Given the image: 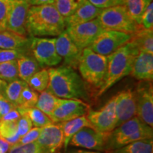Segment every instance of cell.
Returning <instances> with one entry per match:
<instances>
[{"label": "cell", "instance_id": "6da1fadb", "mask_svg": "<svg viewBox=\"0 0 153 153\" xmlns=\"http://www.w3.org/2000/svg\"><path fill=\"white\" fill-rule=\"evenodd\" d=\"M64 18L53 4L30 6L26 18V32L31 37L58 36L65 30Z\"/></svg>", "mask_w": 153, "mask_h": 153}, {"label": "cell", "instance_id": "7a4b0ae2", "mask_svg": "<svg viewBox=\"0 0 153 153\" xmlns=\"http://www.w3.org/2000/svg\"><path fill=\"white\" fill-rule=\"evenodd\" d=\"M50 80L47 89L60 99L87 101L89 96L82 76L71 67L62 65L48 69Z\"/></svg>", "mask_w": 153, "mask_h": 153}, {"label": "cell", "instance_id": "3957f363", "mask_svg": "<svg viewBox=\"0 0 153 153\" xmlns=\"http://www.w3.org/2000/svg\"><path fill=\"white\" fill-rule=\"evenodd\" d=\"M140 51L133 41H130L108 57V68L105 82L99 89L97 97L112 87L125 76L131 74L135 58Z\"/></svg>", "mask_w": 153, "mask_h": 153}, {"label": "cell", "instance_id": "277c9868", "mask_svg": "<svg viewBox=\"0 0 153 153\" xmlns=\"http://www.w3.org/2000/svg\"><path fill=\"white\" fill-rule=\"evenodd\" d=\"M152 137V128L135 116L110 132L105 151L111 152L135 141Z\"/></svg>", "mask_w": 153, "mask_h": 153}, {"label": "cell", "instance_id": "5b68a950", "mask_svg": "<svg viewBox=\"0 0 153 153\" xmlns=\"http://www.w3.org/2000/svg\"><path fill=\"white\" fill-rule=\"evenodd\" d=\"M77 67L83 79L99 89L106 79L108 57L94 52L89 47L86 48L82 50Z\"/></svg>", "mask_w": 153, "mask_h": 153}, {"label": "cell", "instance_id": "8992f818", "mask_svg": "<svg viewBox=\"0 0 153 153\" xmlns=\"http://www.w3.org/2000/svg\"><path fill=\"white\" fill-rule=\"evenodd\" d=\"M104 29L133 34L140 28L130 16L125 5H118L102 9L97 18Z\"/></svg>", "mask_w": 153, "mask_h": 153}, {"label": "cell", "instance_id": "52a82bcc", "mask_svg": "<svg viewBox=\"0 0 153 153\" xmlns=\"http://www.w3.org/2000/svg\"><path fill=\"white\" fill-rule=\"evenodd\" d=\"M55 38L31 37L30 51L41 68L55 67L62 62L55 47Z\"/></svg>", "mask_w": 153, "mask_h": 153}, {"label": "cell", "instance_id": "ba28073f", "mask_svg": "<svg viewBox=\"0 0 153 153\" xmlns=\"http://www.w3.org/2000/svg\"><path fill=\"white\" fill-rule=\"evenodd\" d=\"M132 34L104 29L89 48L94 52L108 56L131 40Z\"/></svg>", "mask_w": 153, "mask_h": 153}, {"label": "cell", "instance_id": "9c48e42d", "mask_svg": "<svg viewBox=\"0 0 153 153\" xmlns=\"http://www.w3.org/2000/svg\"><path fill=\"white\" fill-rule=\"evenodd\" d=\"M103 30L104 28L97 19L83 24L68 26L65 29L72 41L81 50L90 46Z\"/></svg>", "mask_w": 153, "mask_h": 153}, {"label": "cell", "instance_id": "30bf717a", "mask_svg": "<svg viewBox=\"0 0 153 153\" xmlns=\"http://www.w3.org/2000/svg\"><path fill=\"white\" fill-rule=\"evenodd\" d=\"M136 116L141 121L153 127V90L150 81H142L135 90Z\"/></svg>", "mask_w": 153, "mask_h": 153}, {"label": "cell", "instance_id": "8fae6325", "mask_svg": "<svg viewBox=\"0 0 153 153\" xmlns=\"http://www.w3.org/2000/svg\"><path fill=\"white\" fill-rule=\"evenodd\" d=\"M116 95L99 110L88 111L87 117L93 128L101 132L109 133L116 127Z\"/></svg>", "mask_w": 153, "mask_h": 153}, {"label": "cell", "instance_id": "7c38bea8", "mask_svg": "<svg viewBox=\"0 0 153 153\" xmlns=\"http://www.w3.org/2000/svg\"><path fill=\"white\" fill-rule=\"evenodd\" d=\"M109 133L99 131L93 128H83L72 136L69 145L103 152L105 151Z\"/></svg>", "mask_w": 153, "mask_h": 153}, {"label": "cell", "instance_id": "4fadbf2b", "mask_svg": "<svg viewBox=\"0 0 153 153\" xmlns=\"http://www.w3.org/2000/svg\"><path fill=\"white\" fill-rule=\"evenodd\" d=\"M89 110L88 104L79 99H64L49 118L54 123H62L68 120L85 116Z\"/></svg>", "mask_w": 153, "mask_h": 153}, {"label": "cell", "instance_id": "5bb4252c", "mask_svg": "<svg viewBox=\"0 0 153 153\" xmlns=\"http://www.w3.org/2000/svg\"><path fill=\"white\" fill-rule=\"evenodd\" d=\"M30 6L29 0H14L6 22L5 29L26 36V18Z\"/></svg>", "mask_w": 153, "mask_h": 153}, {"label": "cell", "instance_id": "9a60e30c", "mask_svg": "<svg viewBox=\"0 0 153 153\" xmlns=\"http://www.w3.org/2000/svg\"><path fill=\"white\" fill-rule=\"evenodd\" d=\"M115 108L117 118L116 127L136 116L135 91L126 89L118 93L116 95Z\"/></svg>", "mask_w": 153, "mask_h": 153}, {"label": "cell", "instance_id": "2e32d148", "mask_svg": "<svg viewBox=\"0 0 153 153\" xmlns=\"http://www.w3.org/2000/svg\"><path fill=\"white\" fill-rule=\"evenodd\" d=\"M55 47L57 54L64 61V65L72 68L77 66L82 50L74 44L65 30L56 38Z\"/></svg>", "mask_w": 153, "mask_h": 153}, {"label": "cell", "instance_id": "e0dca14e", "mask_svg": "<svg viewBox=\"0 0 153 153\" xmlns=\"http://www.w3.org/2000/svg\"><path fill=\"white\" fill-rule=\"evenodd\" d=\"M37 142L50 153H57L64 144L61 123H53L41 128Z\"/></svg>", "mask_w": 153, "mask_h": 153}, {"label": "cell", "instance_id": "ac0fdd59", "mask_svg": "<svg viewBox=\"0 0 153 153\" xmlns=\"http://www.w3.org/2000/svg\"><path fill=\"white\" fill-rule=\"evenodd\" d=\"M131 74L140 81H152L153 79V54L140 52L133 62Z\"/></svg>", "mask_w": 153, "mask_h": 153}, {"label": "cell", "instance_id": "d6986e66", "mask_svg": "<svg viewBox=\"0 0 153 153\" xmlns=\"http://www.w3.org/2000/svg\"><path fill=\"white\" fill-rule=\"evenodd\" d=\"M102 9L97 8L95 6L91 4L88 0H85L73 14L64 19L65 24L66 27H68L90 22L97 19Z\"/></svg>", "mask_w": 153, "mask_h": 153}, {"label": "cell", "instance_id": "ffe728a7", "mask_svg": "<svg viewBox=\"0 0 153 153\" xmlns=\"http://www.w3.org/2000/svg\"><path fill=\"white\" fill-rule=\"evenodd\" d=\"M31 38L20 35L9 30H0V49L29 51Z\"/></svg>", "mask_w": 153, "mask_h": 153}, {"label": "cell", "instance_id": "44dd1931", "mask_svg": "<svg viewBox=\"0 0 153 153\" xmlns=\"http://www.w3.org/2000/svg\"><path fill=\"white\" fill-rule=\"evenodd\" d=\"M61 126H62L63 137H64L63 146H64L65 150H67V149L68 148L69 143H70L72 136L77 133L79 130L86 127L93 128L89 120H88L87 115L64 122V123H61Z\"/></svg>", "mask_w": 153, "mask_h": 153}, {"label": "cell", "instance_id": "7402d4cb", "mask_svg": "<svg viewBox=\"0 0 153 153\" xmlns=\"http://www.w3.org/2000/svg\"><path fill=\"white\" fill-rule=\"evenodd\" d=\"M19 78L27 83L29 79L41 68L33 57L26 55L17 60Z\"/></svg>", "mask_w": 153, "mask_h": 153}, {"label": "cell", "instance_id": "603a6c76", "mask_svg": "<svg viewBox=\"0 0 153 153\" xmlns=\"http://www.w3.org/2000/svg\"><path fill=\"white\" fill-rule=\"evenodd\" d=\"M131 41L135 43L140 52L153 54V30L140 27L132 34Z\"/></svg>", "mask_w": 153, "mask_h": 153}, {"label": "cell", "instance_id": "cb8c5ba5", "mask_svg": "<svg viewBox=\"0 0 153 153\" xmlns=\"http://www.w3.org/2000/svg\"><path fill=\"white\" fill-rule=\"evenodd\" d=\"M64 99L59 98L50 92L48 89H45L39 94L36 107L50 116L53 111L62 104Z\"/></svg>", "mask_w": 153, "mask_h": 153}, {"label": "cell", "instance_id": "d4e9b609", "mask_svg": "<svg viewBox=\"0 0 153 153\" xmlns=\"http://www.w3.org/2000/svg\"><path fill=\"white\" fill-rule=\"evenodd\" d=\"M16 109L20 113V114L26 115L29 119L31 120L32 124L34 127L43 128L50 124L53 123V122L49 118L48 116L44 114L43 111L38 109L36 107L31 108H22V107H17Z\"/></svg>", "mask_w": 153, "mask_h": 153}, {"label": "cell", "instance_id": "484cf974", "mask_svg": "<svg viewBox=\"0 0 153 153\" xmlns=\"http://www.w3.org/2000/svg\"><path fill=\"white\" fill-rule=\"evenodd\" d=\"M152 2V0H124V5L132 19L140 26L143 15Z\"/></svg>", "mask_w": 153, "mask_h": 153}, {"label": "cell", "instance_id": "4316f807", "mask_svg": "<svg viewBox=\"0 0 153 153\" xmlns=\"http://www.w3.org/2000/svg\"><path fill=\"white\" fill-rule=\"evenodd\" d=\"M111 153H153V137L135 141L111 151Z\"/></svg>", "mask_w": 153, "mask_h": 153}, {"label": "cell", "instance_id": "83f0119b", "mask_svg": "<svg viewBox=\"0 0 153 153\" xmlns=\"http://www.w3.org/2000/svg\"><path fill=\"white\" fill-rule=\"evenodd\" d=\"M27 85V83L23 80L16 79L7 83L4 94L17 108L20 106L22 91Z\"/></svg>", "mask_w": 153, "mask_h": 153}, {"label": "cell", "instance_id": "f1b7e54d", "mask_svg": "<svg viewBox=\"0 0 153 153\" xmlns=\"http://www.w3.org/2000/svg\"><path fill=\"white\" fill-rule=\"evenodd\" d=\"M17 121L0 120V138L4 140L10 147L17 143L20 139L18 133Z\"/></svg>", "mask_w": 153, "mask_h": 153}, {"label": "cell", "instance_id": "f546056e", "mask_svg": "<svg viewBox=\"0 0 153 153\" xmlns=\"http://www.w3.org/2000/svg\"><path fill=\"white\" fill-rule=\"evenodd\" d=\"M49 72L48 69H41L34 74L27 82V85L37 92H42L47 89L49 85Z\"/></svg>", "mask_w": 153, "mask_h": 153}, {"label": "cell", "instance_id": "4dcf8cb0", "mask_svg": "<svg viewBox=\"0 0 153 153\" xmlns=\"http://www.w3.org/2000/svg\"><path fill=\"white\" fill-rule=\"evenodd\" d=\"M85 0H55L53 5L63 18L73 14Z\"/></svg>", "mask_w": 153, "mask_h": 153}, {"label": "cell", "instance_id": "1f68e13d", "mask_svg": "<svg viewBox=\"0 0 153 153\" xmlns=\"http://www.w3.org/2000/svg\"><path fill=\"white\" fill-rule=\"evenodd\" d=\"M0 79L7 83L19 79L17 60L0 62Z\"/></svg>", "mask_w": 153, "mask_h": 153}, {"label": "cell", "instance_id": "d6a6232c", "mask_svg": "<svg viewBox=\"0 0 153 153\" xmlns=\"http://www.w3.org/2000/svg\"><path fill=\"white\" fill-rule=\"evenodd\" d=\"M8 153H50L38 144L37 141L26 145H14L10 147Z\"/></svg>", "mask_w": 153, "mask_h": 153}, {"label": "cell", "instance_id": "836d02e7", "mask_svg": "<svg viewBox=\"0 0 153 153\" xmlns=\"http://www.w3.org/2000/svg\"><path fill=\"white\" fill-rule=\"evenodd\" d=\"M39 94L37 91L31 89L27 85L22 91L21 97V105L19 107L22 108H31L35 107L38 99Z\"/></svg>", "mask_w": 153, "mask_h": 153}, {"label": "cell", "instance_id": "e575fe53", "mask_svg": "<svg viewBox=\"0 0 153 153\" xmlns=\"http://www.w3.org/2000/svg\"><path fill=\"white\" fill-rule=\"evenodd\" d=\"M26 50L0 49V62L17 60L21 57L27 55Z\"/></svg>", "mask_w": 153, "mask_h": 153}, {"label": "cell", "instance_id": "d590c367", "mask_svg": "<svg viewBox=\"0 0 153 153\" xmlns=\"http://www.w3.org/2000/svg\"><path fill=\"white\" fill-rule=\"evenodd\" d=\"M14 0H0V30H5L6 22Z\"/></svg>", "mask_w": 153, "mask_h": 153}, {"label": "cell", "instance_id": "8d00e7d4", "mask_svg": "<svg viewBox=\"0 0 153 153\" xmlns=\"http://www.w3.org/2000/svg\"><path fill=\"white\" fill-rule=\"evenodd\" d=\"M41 131V128H38V127L32 128L30 129V131L26 134V135H24V136L21 137L20 139H19V140L15 145H26V144H28V143L36 142V141H37L38 137H39Z\"/></svg>", "mask_w": 153, "mask_h": 153}, {"label": "cell", "instance_id": "74e56055", "mask_svg": "<svg viewBox=\"0 0 153 153\" xmlns=\"http://www.w3.org/2000/svg\"><path fill=\"white\" fill-rule=\"evenodd\" d=\"M17 128L19 136L22 137L33 128V124L26 115L22 114L17 122Z\"/></svg>", "mask_w": 153, "mask_h": 153}, {"label": "cell", "instance_id": "f35d334b", "mask_svg": "<svg viewBox=\"0 0 153 153\" xmlns=\"http://www.w3.org/2000/svg\"><path fill=\"white\" fill-rule=\"evenodd\" d=\"M143 28L146 29H152L153 26V4L152 2L148 6L143 15L141 25Z\"/></svg>", "mask_w": 153, "mask_h": 153}, {"label": "cell", "instance_id": "ab89813d", "mask_svg": "<svg viewBox=\"0 0 153 153\" xmlns=\"http://www.w3.org/2000/svg\"><path fill=\"white\" fill-rule=\"evenodd\" d=\"M97 8L104 9L118 5H124V0H88Z\"/></svg>", "mask_w": 153, "mask_h": 153}, {"label": "cell", "instance_id": "60d3db41", "mask_svg": "<svg viewBox=\"0 0 153 153\" xmlns=\"http://www.w3.org/2000/svg\"><path fill=\"white\" fill-rule=\"evenodd\" d=\"M15 108L16 107L5 97L4 93L0 94V118Z\"/></svg>", "mask_w": 153, "mask_h": 153}, {"label": "cell", "instance_id": "b9f144b4", "mask_svg": "<svg viewBox=\"0 0 153 153\" xmlns=\"http://www.w3.org/2000/svg\"><path fill=\"white\" fill-rule=\"evenodd\" d=\"M21 117L20 113L18 111L16 108L11 110V111L7 113L4 116L0 118V120H4V121H17Z\"/></svg>", "mask_w": 153, "mask_h": 153}, {"label": "cell", "instance_id": "7bdbcfd3", "mask_svg": "<svg viewBox=\"0 0 153 153\" xmlns=\"http://www.w3.org/2000/svg\"><path fill=\"white\" fill-rule=\"evenodd\" d=\"M55 0H29L31 6H40L45 4H53Z\"/></svg>", "mask_w": 153, "mask_h": 153}, {"label": "cell", "instance_id": "ee69618b", "mask_svg": "<svg viewBox=\"0 0 153 153\" xmlns=\"http://www.w3.org/2000/svg\"><path fill=\"white\" fill-rule=\"evenodd\" d=\"M66 153H103L99 151L85 150V149H77V148H70L67 151Z\"/></svg>", "mask_w": 153, "mask_h": 153}, {"label": "cell", "instance_id": "f6af8a7d", "mask_svg": "<svg viewBox=\"0 0 153 153\" xmlns=\"http://www.w3.org/2000/svg\"><path fill=\"white\" fill-rule=\"evenodd\" d=\"M10 148V145L4 140L0 138V153H7Z\"/></svg>", "mask_w": 153, "mask_h": 153}, {"label": "cell", "instance_id": "bcb514c9", "mask_svg": "<svg viewBox=\"0 0 153 153\" xmlns=\"http://www.w3.org/2000/svg\"><path fill=\"white\" fill-rule=\"evenodd\" d=\"M7 85V82H6L5 81H4V80L0 79V94L4 93Z\"/></svg>", "mask_w": 153, "mask_h": 153}]
</instances>
